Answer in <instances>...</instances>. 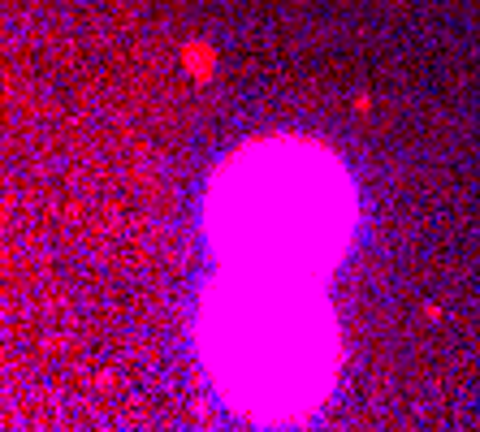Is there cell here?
<instances>
[{"mask_svg":"<svg viewBox=\"0 0 480 432\" xmlns=\"http://www.w3.org/2000/svg\"><path fill=\"white\" fill-rule=\"evenodd\" d=\"M230 290L212 312V363L221 380L256 411H294L329 376V324L312 312L294 277Z\"/></svg>","mask_w":480,"mask_h":432,"instance_id":"obj_2","label":"cell"},{"mask_svg":"<svg viewBox=\"0 0 480 432\" xmlns=\"http://www.w3.org/2000/svg\"><path fill=\"white\" fill-rule=\"evenodd\" d=\"M350 221L342 169L299 143H273L238 156L212 195L221 246L247 268L299 277L334 260Z\"/></svg>","mask_w":480,"mask_h":432,"instance_id":"obj_1","label":"cell"}]
</instances>
